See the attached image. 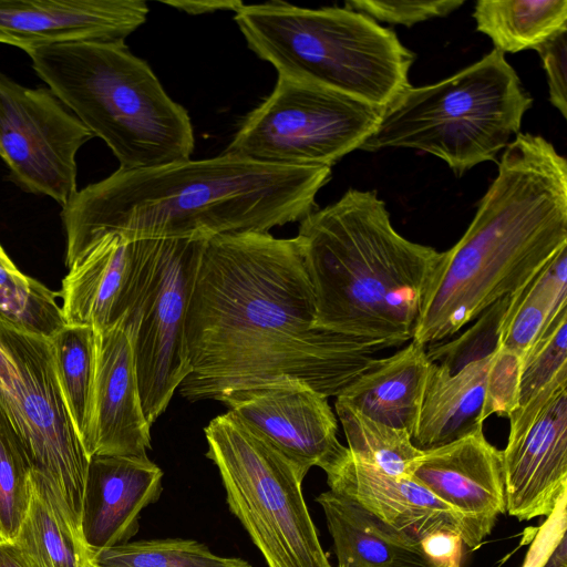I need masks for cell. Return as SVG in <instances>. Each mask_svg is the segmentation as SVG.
Returning <instances> with one entry per match:
<instances>
[{
  "instance_id": "cell-12",
  "label": "cell",
  "mask_w": 567,
  "mask_h": 567,
  "mask_svg": "<svg viewBox=\"0 0 567 567\" xmlns=\"http://www.w3.org/2000/svg\"><path fill=\"white\" fill-rule=\"evenodd\" d=\"M93 137L49 89L0 73L1 159L22 190L64 206L78 190L76 154Z\"/></svg>"
},
{
  "instance_id": "cell-38",
  "label": "cell",
  "mask_w": 567,
  "mask_h": 567,
  "mask_svg": "<svg viewBox=\"0 0 567 567\" xmlns=\"http://www.w3.org/2000/svg\"><path fill=\"white\" fill-rule=\"evenodd\" d=\"M0 567H27L13 543L0 539Z\"/></svg>"
},
{
  "instance_id": "cell-27",
  "label": "cell",
  "mask_w": 567,
  "mask_h": 567,
  "mask_svg": "<svg viewBox=\"0 0 567 567\" xmlns=\"http://www.w3.org/2000/svg\"><path fill=\"white\" fill-rule=\"evenodd\" d=\"M334 406L348 450L357 460L390 476L411 477L423 451L409 432L365 416L340 396Z\"/></svg>"
},
{
  "instance_id": "cell-9",
  "label": "cell",
  "mask_w": 567,
  "mask_h": 567,
  "mask_svg": "<svg viewBox=\"0 0 567 567\" xmlns=\"http://www.w3.org/2000/svg\"><path fill=\"white\" fill-rule=\"evenodd\" d=\"M0 410L81 535L90 457L73 425L56 375L50 338L0 316Z\"/></svg>"
},
{
  "instance_id": "cell-3",
  "label": "cell",
  "mask_w": 567,
  "mask_h": 567,
  "mask_svg": "<svg viewBox=\"0 0 567 567\" xmlns=\"http://www.w3.org/2000/svg\"><path fill=\"white\" fill-rule=\"evenodd\" d=\"M567 246V162L543 136L518 133L461 239L442 252L412 341L450 338L525 288Z\"/></svg>"
},
{
  "instance_id": "cell-20",
  "label": "cell",
  "mask_w": 567,
  "mask_h": 567,
  "mask_svg": "<svg viewBox=\"0 0 567 567\" xmlns=\"http://www.w3.org/2000/svg\"><path fill=\"white\" fill-rule=\"evenodd\" d=\"M411 477L489 534L505 513L502 451L486 440L483 427L423 451Z\"/></svg>"
},
{
  "instance_id": "cell-17",
  "label": "cell",
  "mask_w": 567,
  "mask_h": 567,
  "mask_svg": "<svg viewBox=\"0 0 567 567\" xmlns=\"http://www.w3.org/2000/svg\"><path fill=\"white\" fill-rule=\"evenodd\" d=\"M147 14L142 0H0V43L27 53L47 44L125 42Z\"/></svg>"
},
{
  "instance_id": "cell-4",
  "label": "cell",
  "mask_w": 567,
  "mask_h": 567,
  "mask_svg": "<svg viewBox=\"0 0 567 567\" xmlns=\"http://www.w3.org/2000/svg\"><path fill=\"white\" fill-rule=\"evenodd\" d=\"M296 238L317 329L380 350L412 340L442 252L401 236L375 190L348 189L300 220Z\"/></svg>"
},
{
  "instance_id": "cell-22",
  "label": "cell",
  "mask_w": 567,
  "mask_h": 567,
  "mask_svg": "<svg viewBox=\"0 0 567 567\" xmlns=\"http://www.w3.org/2000/svg\"><path fill=\"white\" fill-rule=\"evenodd\" d=\"M431 361L411 342L375 361L339 396L365 416L411 434L416 429Z\"/></svg>"
},
{
  "instance_id": "cell-1",
  "label": "cell",
  "mask_w": 567,
  "mask_h": 567,
  "mask_svg": "<svg viewBox=\"0 0 567 567\" xmlns=\"http://www.w3.org/2000/svg\"><path fill=\"white\" fill-rule=\"evenodd\" d=\"M190 402L296 380L339 396L380 349L316 328V299L296 237L269 233L204 240L185 320Z\"/></svg>"
},
{
  "instance_id": "cell-14",
  "label": "cell",
  "mask_w": 567,
  "mask_h": 567,
  "mask_svg": "<svg viewBox=\"0 0 567 567\" xmlns=\"http://www.w3.org/2000/svg\"><path fill=\"white\" fill-rule=\"evenodd\" d=\"M522 360L502 349L451 373L431 361L413 444L436 449L478 429L493 414L508 417L518 405Z\"/></svg>"
},
{
  "instance_id": "cell-7",
  "label": "cell",
  "mask_w": 567,
  "mask_h": 567,
  "mask_svg": "<svg viewBox=\"0 0 567 567\" xmlns=\"http://www.w3.org/2000/svg\"><path fill=\"white\" fill-rule=\"evenodd\" d=\"M533 97L503 52L435 84L412 85L389 104L359 150L405 147L443 159L455 175L495 161L517 135Z\"/></svg>"
},
{
  "instance_id": "cell-33",
  "label": "cell",
  "mask_w": 567,
  "mask_h": 567,
  "mask_svg": "<svg viewBox=\"0 0 567 567\" xmlns=\"http://www.w3.org/2000/svg\"><path fill=\"white\" fill-rule=\"evenodd\" d=\"M509 298L504 297L487 308L468 330L449 342L432 343L426 351L430 361L445 365L451 373L480 360L498 348L499 329Z\"/></svg>"
},
{
  "instance_id": "cell-19",
  "label": "cell",
  "mask_w": 567,
  "mask_h": 567,
  "mask_svg": "<svg viewBox=\"0 0 567 567\" xmlns=\"http://www.w3.org/2000/svg\"><path fill=\"white\" fill-rule=\"evenodd\" d=\"M163 471L148 456L94 455L87 467L81 533L89 549L127 543L143 508L162 493Z\"/></svg>"
},
{
  "instance_id": "cell-37",
  "label": "cell",
  "mask_w": 567,
  "mask_h": 567,
  "mask_svg": "<svg viewBox=\"0 0 567 567\" xmlns=\"http://www.w3.org/2000/svg\"><path fill=\"white\" fill-rule=\"evenodd\" d=\"M165 4L174 7L175 9L186 12L188 14L198 16L213 13L216 11H234L236 12L243 2L238 0H208V1H184L172 0L163 1Z\"/></svg>"
},
{
  "instance_id": "cell-26",
  "label": "cell",
  "mask_w": 567,
  "mask_h": 567,
  "mask_svg": "<svg viewBox=\"0 0 567 567\" xmlns=\"http://www.w3.org/2000/svg\"><path fill=\"white\" fill-rule=\"evenodd\" d=\"M50 340L59 383L86 452L92 431L95 330L89 326L66 323Z\"/></svg>"
},
{
  "instance_id": "cell-10",
  "label": "cell",
  "mask_w": 567,
  "mask_h": 567,
  "mask_svg": "<svg viewBox=\"0 0 567 567\" xmlns=\"http://www.w3.org/2000/svg\"><path fill=\"white\" fill-rule=\"evenodd\" d=\"M130 302L120 324L130 339L141 400L152 425L189 373L185 320L205 239H140Z\"/></svg>"
},
{
  "instance_id": "cell-11",
  "label": "cell",
  "mask_w": 567,
  "mask_h": 567,
  "mask_svg": "<svg viewBox=\"0 0 567 567\" xmlns=\"http://www.w3.org/2000/svg\"><path fill=\"white\" fill-rule=\"evenodd\" d=\"M383 110L278 74L272 92L247 114L223 153L275 165L332 167L360 148Z\"/></svg>"
},
{
  "instance_id": "cell-36",
  "label": "cell",
  "mask_w": 567,
  "mask_h": 567,
  "mask_svg": "<svg viewBox=\"0 0 567 567\" xmlns=\"http://www.w3.org/2000/svg\"><path fill=\"white\" fill-rule=\"evenodd\" d=\"M426 556L433 564L461 566L463 540L456 534L439 533L421 540Z\"/></svg>"
},
{
  "instance_id": "cell-24",
  "label": "cell",
  "mask_w": 567,
  "mask_h": 567,
  "mask_svg": "<svg viewBox=\"0 0 567 567\" xmlns=\"http://www.w3.org/2000/svg\"><path fill=\"white\" fill-rule=\"evenodd\" d=\"M32 496L13 542L27 567H94L93 553L60 508L48 482L31 473Z\"/></svg>"
},
{
  "instance_id": "cell-2",
  "label": "cell",
  "mask_w": 567,
  "mask_h": 567,
  "mask_svg": "<svg viewBox=\"0 0 567 567\" xmlns=\"http://www.w3.org/2000/svg\"><path fill=\"white\" fill-rule=\"evenodd\" d=\"M331 167L284 166L221 153L143 169H117L62 206L65 254L118 235L208 239L269 233L315 210Z\"/></svg>"
},
{
  "instance_id": "cell-23",
  "label": "cell",
  "mask_w": 567,
  "mask_h": 567,
  "mask_svg": "<svg viewBox=\"0 0 567 567\" xmlns=\"http://www.w3.org/2000/svg\"><path fill=\"white\" fill-rule=\"evenodd\" d=\"M316 502L332 537L338 567H431L421 542L369 514L331 489Z\"/></svg>"
},
{
  "instance_id": "cell-32",
  "label": "cell",
  "mask_w": 567,
  "mask_h": 567,
  "mask_svg": "<svg viewBox=\"0 0 567 567\" xmlns=\"http://www.w3.org/2000/svg\"><path fill=\"white\" fill-rule=\"evenodd\" d=\"M566 372L567 307L551 320L522 362L517 408L528 402L556 377Z\"/></svg>"
},
{
  "instance_id": "cell-30",
  "label": "cell",
  "mask_w": 567,
  "mask_h": 567,
  "mask_svg": "<svg viewBox=\"0 0 567 567\" xmlns=\"http://www.w3.org/2000/svg\"><path fill=\"white\" fill-rule=\"evenodd\" d=\"M32 466L0 410V539L13 543L27 516Z\"/></svg>"
},
{
  "instance_id": "cell-39",
  "label": "cell",
  "mask_w": 567,
  "mask_h": 567,
  "mask_svg": "<svg viewBox=\"0 0 567 567\" xmlns=\"http://www.w3.org/2000/svg\"><path fill=\"white\" fill-rule=\"evenodd\" d=\"M9 256L7 255V252L4 251V249L2 248V246L0 245V258H8Z\"/></svg>"
},
{
  "instance_id": "cell-35",
  "label": "cell",
  "mask_w": 567,
  "mask_h": 567,
  "mask_svg": "<svg viewBox=\"0 0 567 567\" xmlns=\"http://www.w3.org/2000/svg\"><path fill=\"white\" fill-rule=\"evenodd\" d=\"M547 76L549 101L563 117H567V29L561 30L535 49Z\"/></svg>"
},
{
  "instance_id": "cell-13",
  "label": "cell",
  "mask_w": 567,
  "mask_h": 567,
  "mask_svg": "<svg viewBox=\"0 0 567 567\" xmlns=\"http://www.w3.org/2000/svg\"><path fill=\"white\" fill-rule=\"evenodd\" d=\"M218 401L285 456L303 481L309 470L324 473L348 452L328 398L296 380L234 390Z\"/></svg>"
},
{
  "instance_id": "cell-6",
  "label": "cell",
  "mask_w": 567,
  "mask_h": 567,
  "mask_svg": "<svg viewBox=\"0 0 567 567\" xmlns=\"http://www.w3.org/2000/svg\"><path fill=\"white\" fill-rule=\"evenodd\" d=\"M248 48L278 74L385 109L411 86L414 54L392 29L338 7L245 4L234 17Z\"/></svg>"
},
{
  "instance_id": "cell-25",
  "label": "cell",
  "mask_w": 567,
  "mask_h": 567,
  "mask_svg": "<svg viewBox=\"0 0 567 567\" xmlns=\"http://www.w3.org/2000/svg\"><path fill=\"white\" fill-rule=\"evenodd\" d=\"M473 18L501 52L536 49L567 29L566 0H478Z\"/></svg>"
},
{
  "instance_id": "cell-21",
  "label": "cell",
  "mask_w": 567,
  "mask_h": 567,
  "mask_svg": "<svg viewBox=\"0 0 567 567\" xmlns=\"http://www.w3.org/2000/svg\"><path fill=\"white\" fill-rule=\"evenodd\" d=\"M141 240L106 235L65 254L60 296L65 323L104 331L120 323L133 289Z\"/></svg>"
},
{
  "instance_id": "cell-28",
  "label": "cell",
  "mask_w": 567,
  "mask_h": 567,
  "mask_svg": "<svg viewBox=\"0 0 567 567\" xmlns=\"http://www.w3.org/2000/svg\"><path fill=\"white\" fill-rule=\"evenodd\" d=\"M94 567H251L246 560L213 554L193 539L127 542L93 555Z\"/></svg>"
},
{
  "instance_id": "cell-40",
  "label": "cell",
  "mask_w": 567,
  "mask_h": 567,
  "mask_svg": "<svg viewBox=\"0 0 567 567\" xmlns=\"http://www.w3.org/2000/svg\"><path fill=\"white\" fill-rule=\"evenodd\" d=\"M431 567H451V566H444V565H440V564H432ZM457 567H462V565L457 566Z\"/></svg>"
},
{
  "instance_id": "cell-16",
  "label": "cell",
  "mask_w": 567,
  "mask_h": 567,
  "mask_svg": "<svg viewBox=\"0 0 567 567\" xmlns=\"http://www.w3.org/2000/svg\"><path fill=\"white\" fill-rule=\"evenodd\" d=\"M326 475L329 489L420 542L433 534L449 533L458 535L467 547L476 548L489 535L413 477L386 475L357 460L349 450Z\"/></svg>"
},
{
  "instance_id": "cell-29",
  "label": "cell",
  "mask_w": 567,
  "mask_h": 567,
  "mask_svg": "<svg viewBox=\"0 0 567 567\" xmlns=\"http://www.w3.org/2000/svg\"><path fill=\"white\" fill-rule=\"evenodd\" d=\"M0 316L48 338L66 324L55 293L23 275L10 257L0 258Z\"/></svg>"
},
{
  "instance_id": "cell-34",
  "label": "cell",
  "mask_w": 567,
  "mask_h": 567,
  "mask_svg": "<svg viewBox=\"0 0 567 567\" xmlns=\"http://www.w3.org/2000/svg\"><path fill=\"white\" fill-rule=\"evenodd\" d=\"M463 0H348L344 8L363 13L374 21L412 27L458 9Z\"/></svg>"
},
{
  "instance_id": "cell-5",
  "label": "cell",
  "mask_w": 567,
  "mask_h": 567,
  "mask_svg": "<svg viewBox=\"0 0 567 567\" xmlns=\"http://www.w3.org/2000/svg\"><path fill=\"white\" fill-rule=\"evenodd\" d=\"M27 54L48 89L105 142L120 169L190 158L195 140L188 112L125 42L47 44Z\"/></svg>"
},
{
  "instance_id": "cell-15",
  "label": "cell",
  "mask_w": 567,
  "mask_h": 567,
  "mask_svg": "<svg viewBox=\"0 0 567 567\" xmlns=\"http://www.w3.org/2000/svg\"><path fill=\"white\" fill-rule=\"evenodd\" d=\"M502 461L505 513L520 522L549 517L567 491V383L528 426L508 434Z\"/></svg>"
},
{
  "instance_id": "cell-41",
  "label": "cell",
  "mask_w": 567,
  "mask_h": 567,
  "mask_svg": "<svg viewBox=\"0 0 567 567\" xmlns=\"http://www.w3.org/2000/svg\"><path fill=\"white\" fill-rule=\"evenodd\" d=\"M0 157H2V151H1V146H0Z\"/></svg>"
},
{
  "instance_id": "cell-8",
  "label": "cell",
  "mask_w": 567,
  "mask_h": 567,
  "mask_svg": "<svg viewBox=\"0 0 567 567\" xmlns=\"http://www.w3.org/2000/svg\"><path fill=\"white\" fill-rule=\"evenodd\" d=\"M227 504L268 567H333L324 553L291 463L234 412L205 427Z\"/></svg>"
},
{
  "instance_id": "cell-31",
  "label": "cell",
  "mask_w": 567,
  "mask_h": 567,
  "mask_svg": "<svg viewBox=\"0 0 567 567\" xmlns=\"http://www.w3.org/2000/svg\"><path fill=\"white\" fill-rule=\"evenodd\" d=\"M564 308L554 309L527 285L509 298L499 329L498 349L518 357L523 362L551 320Z\"/></svg>"
},
{
  "instance_id": "cell-18",
  "label": "cell",
  "mask_w": 567,
  "mask_h": 567,
  "mask_svg": "<svg viewBox=\"0 0 567 567\" xmlns=\"http://www.w3.org/2000/svg\"><path fill=\"white\" fill-rule=\"evenodd\" d=\"M146 421L128 337L118 323L95 331V377L89 457L147 456Z\"/></svg>"
}]
</instances>
